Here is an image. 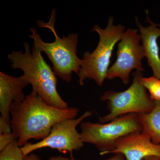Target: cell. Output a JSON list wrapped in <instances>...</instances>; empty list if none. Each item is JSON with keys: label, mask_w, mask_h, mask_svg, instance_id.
Returning a JSON list of instances; mask_svg holds the SVG:
<instances>
[{"label": "cell", "mask_w": 160, "mask_h": 160, "mask_svg": "<svg viewBox=\"0 0 160 160\" xmlns=\"http://www.w3.org/2000/svg\"><path fill=\"white\" fill-rule=\"evenodd\" d=\"M142 84L149 92V95L154 101H160V79L152 76L149 78H142Z\"/></svg>", "instance_id": "obj_14"}, {"label": "cell", "mask_w": 160, "mask_h": 160, "mask_svg": "<svg viewBox=\"0 0 160 160\" xmlns=\"http://www.w3.org/2000/svg\"><path fill=\"white\" fill-rule=\"evenodd\" d=\"M92 114V112L87 111L79 117L66 119L57 123L46 138L36 143L27 142L21 147L23 155L25 157L38 149L46 148L57 149L61 152H69L71 154L73 151H79L84 143L77 127Z\"/></svg>", "instance_id": "obj_7"}, {"label": "cell", "mask_w": 160, "mask_h": 160, "mask_svg": "<svg viewBox=\"0 0 160 160\" xmlns=\"http://www.w3.org/2000/svg\"><path fill=\"white\" fill-rule=\"evenodd\" d=\"M113 22V17H111L106 29L95 26L92 30L97 32L100 39L94 51L91 53L86 51L83 54L78 74L81 86L84 85L85 80L91 79L98 86H102L106 79L112 51L116 43L121 40L125 29V26L121 24L115 26Z\"/></svg>", "instance_id": "obj_4"}, {"label": "cell", "mask_w": 160, "mask_h": 160, "mask_svg": "<svg viewBox=\"0 0 160 160\" xmlns=\"http://www.w3.org/2000/svg\"><path fill=\"white\" fill-rule=\"evenodd\" d=\"M142 160H160V157L156 156H149L144 158Z\"/></svg>", "instance_id": "obj_18"}, {"label": "cell", "mask_w": 160, "mask_h": 160, "mask_svg": "<svg viewBox=\"0 0 160 160\" xmlns=\"http://www.w3.org/2000/svg\"><path fill=\"white\" fill-rule=\"evenodd\" d=\"M79 112L76 107L62 109L49 106L32 91L24 101L12 107V131L18 146L22 147L29 140L46 138L55 124L76 118Z\"/></svg>", "instance_id": "obj_1"}, {"label": "cell", "mask_w": 160, "mask_h": 160, "mask_svg": "<svg viewBox=\"0 0 160 160\" xmlns=\"http://www.w3.org/2000/svg\"><path fill=\"white\" fill-rule=\"evenodd\" d=\"M24 160H42L38 155L31 153L25 157ZM48 160H80L75 158L72 156L70 158L65 157L62 156H52L49 158Z\"/></svg>", "instance_id": "obj_16"}, {"label": "cell", "mask_w": 160, "mask_h": 160, "mask_svg": "<svg viewBox=\"0 0 160 160\" xmlns=\"http://www.w3.org/2000/svg\"><path fill=\"white\" fill-rule=\"evenodd\" d=\"M80 126L83 142L94 145L102 156L112 150L118 139L143 131L138 115L135 113L124 115L106 123L83 122Z\"/></svg>", "instance_id": "obj_6"}, {"label": "cell", "mask_w": 160, "mask_h": 160, "mask_svg": "<svg viewBox=\"0 0 160 160\" xmlns=\"http://www.w3.org/2000/svg\"><path fill=\"white\" fill-rule=\"evenodd\" d=\"M56 10H52L51 17L48 22L37 21V24L40 28H47L51 30L55 36L54 42H45L33 27L30 28L32 34L29 35L33 40V45L42 52L47 55L53 66V70L61 79L69 82L73 72L78 74L82 60L78 57L77 46L78 34L70 33L68 36L61 38L58 35L55 28Z\"/></svg>", "instance_id": "obj_3"}, {"label": "cell", "mask_w": 160, "mask_h": 160, "mask_svg": "<svg viewBox=\"0 0 160 160\" xmlns=\"http://www.w3.org/2000/svg\"><path fill=\"white\" fill-rule=\"evenodd\" d=\"M133 76L131 86L125 91L108 90L101 96V101H107L109 113L99 118L101 123L109 122L124 115L146 114L153 109L155 102L142 84V72L136 70Z\"/></svg>", "instance_id": "obj_5"}, {"label": "cell", "mask_w": 160, "mask_h": 160, "mask_svg": "<svg viewBox=\"0 0 160 160\" xmlns=\"http://www.w3.org/2000/svg\"><path fill=\"white\" fill-rule=\"evenodd\" d=\"M24 159L25 156L16 140L0 151V160H24Z\"/></svg>", "instance_id": "obj_13"}, {"label": "cell", "mask_w": 160, "mask_h": 160, "mask_svg": "<svg viewBox=\"0 0 160 160\" xmlns=\"http://www.w3.org/2000/svg\"><path fill=\"white\" fill-rule=\"evenodd\" d=\"M15 140L16 139L12 132L0 134V151Z\"/></svg>", "instance_id": "obj_15"}, {"label": "cell", "mask_w": 160, "mask_h": 160, "mask_svg": "<svg viewBox=\"0 0 160 160\" xmlns=\"http://www.w3.org/2000/svg\"><path fill=\"white\" fill-rule=\"evenodd\" d=\"M104 160H126L125 156L121 153H116L111 157Z\"/></svg>", "instance_id": "obj_17"}, {"label": "cell", "mask_w": 160, "mask_h": 160, "mask_svg": "<svg viewBox=\"0 0 160 160\" xmlns=\"http://www.w3.org/2000/svg\"><path fill=\"white\" fill-rule=\"evenodd\" d=\"M141 41L137 29L129 28L124 32L118 46L117 58L109 68L106 79L119 78L125 85H128L132 70L145 71L142 61L145 55Z\"/></svg>", "instance_id": "obj_8"}, {"label": "cell", "mask_w": 160, "mask_h": 160, "mask_svg": "<svg viewBox=\"0 0 160 160\" xmlns=\"http://www.w3.org/2000/svg\"><path fill=\"white\" fill-rule=\"evenodd\" d=\"M23 75L13 77L0 72V134L12 132V107L15 103L24 101L23 89L29 85Z\"/></svg>", "instance_id": "obj_9"}, {"label": "cell", "mask_w": 160, "mask_h": 160, "mask_svg": "<svg viewBox=\"0 0 160 160\" xmlns=\"http://www.w3.org/2000/svg\"><path fill=\"white\" fill-rule=\"evenodd\" d=\"M121 153L126 160H142L149 156L160 157V145L152 142L144 132H133L118 139L106 154Z\"/></svg>", "instance_id": "obj_10"}, {"label": "cell", "mask_w": 160, "mask_h": 160, "mask_svg": "<svg viewBox=\"0 0 160 160\" xmlns=\"http://www.w3.org/2000/svg\"><path fill=\"white\" fill-rule=\"evenodd\" d=\"M147 22L150 26L144 27L136 17L137 25L139 29L142 48L148 64L151 67L153 76L160 79V57L159 48L158 43V38L160 37V24H155L149 18L148 12Z\"/></svg>", "instance_id": "obj_11"}, {"label": "cell", "mask_w": 160, "mask_h": 160, "mask_svg": "<svg viewBox=\"0 0 160 160\" xmlns=\"http://www.w3.org/2000/svg\"><path fill=\"white\" fill-rule=\"evenodd\" d=\"M25 51H12L8 55L12 69H20L34 92L49 106L60 109L69 108L68 103L60 96L57 85V78L47 64L42 52L34 45L31 50L28 43L24 44Z\"/></svg>", "instance_id": "obj_2"}, {"label": "cell", "mask_w": 160, "mask_h": 160, "mask_svg": "<svg viewBox=\"0 0 160 160\" xmlns=\"http://www.w3.org/2000/svg\"><path fill=\"white\" fill-rule=\"evenodd\" d=\"M155 105L149 113L138 115L143 131L148 134L152 142L160 145V101H155Z\"/></svg>", "instance_id": "obj_12"}]
</instances>
